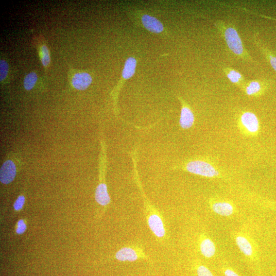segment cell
<instances>
[{
  "instance_id": "6da1fadb",
  "label": "cell",
  "mask_w": 276,
  "mask_h": 276,
  "mask_svg": "<svg viewBox=\"0 0 276 276\" xmlns=\"http://www.w3.org/2000/svg\"><path fill=\"white\" fill-rule=\"evenodd\" d=\"M215 26L224 39L230 50L236 55L249 60L250 55L244 49L242 39L236 29L229 24L217 21Z\"/></svg>"
},
{
  "instance_id": "7a4b0ae2",
  "label": "cell",
  "mask_w": 276,
  "mask_h": 276,
  "mask_svg": "<svg viewBox=\"0 0 276 276\" xmlns=\"http://www.w3.org/2000/svg\"><path fill=\"white\" fill-rule=\"evenodd\" d=\"M233 238L246 259L253 263L259 261V246L249 233L244 231H235L233 233Z\"/></svg>"
},
{
  "instance_id": "3957f363",
  "label": "cell",
  "mask_w": 276,
  "mask_h": 276,
  "mask_svg": "<svg viewBox=\"0 0 276 276\" xmlns=\"http://www.w3.org/2000/svg\"><path fill=\"white\" fill-rule=\"evenodd\" d=\"M187 172L207 178L220 179L223 175L218 169L213 164L204 161L195 160L186 165Z\"/></svg>"
},
{
  "instance_id": "277c9868",
  "label": "cell",
  "mask_w": 276,
  "mask_h": 276,
  "mask_svg": "<svg viewBox=\"0 0 276 276\" xmlns=\"http://www.w3.org/2000/svg\"><path fill=\"white\" fill-rule=\"evenodd\" d=\"M115 259L121 262H135L137 260H149L143 249L137 245L124 246L115 254Z\"/></svg>"
},
{
  "instance_id": "5b68a950",
  "label": "cell",
  "mask_w": 276,
  "mask_h": 276,
  "mask_svg": "<svg viewBox=\"0 0 276 276\" xmlns=\"http://www.w3.org/2000/svg\"><path fill=\"white\" fill-rule=\"evenodd\" d=\"M239 123L241 130L246 135L256 136L259 133V120L254 113L249 111L242 113L240 117Z\"/></svg>"
},
{
  "instance_id": "8992f818",
  "label": "cell",
  "mask_w": 276,
  "mask_h": 276,
  "mask_svg": "<svg viewBox=\"0 0 276 276\" xmlns=\"http://www.w3.org/2000/svg\"><path fill=\"white\" fill-rule=\"evenodd\" d=\"M210 209L223 217H231L238 213L236 205L231 201L220 198H211L209 200Z\"/></svg>"
},
{
  "instance_id": "52a82bcc",
  "label": "cell",
  "mask_w": 276,
  "mask_h": 276,
  "mask_svg": "<svg viewBox=\"0 0 276 276\" xmlns=\"http://www.w3.org/2000/svg\"><path fill=\"white\" fill-rule=\"evenodd\" d=\"M199 248L201 254L207 259L213 258L216 253V245L209 236L203 232L198 240Z\"/></svg>"
},
{
  "instance_id": "ba28073f",
  "label": "cell",
  "mask_w": 276,
  "mask_h": 276,
  "mask_svg": "<svg viewBox=\"0 0 276 276\" xmlns=\"http://www.w3.org/2000/svg\"><path fill=\"white\" fill-rule=\"evenodd\" d=\"M17 173L15 164L11 160L5 161L0 170V181L4 184L12 182L15 178Z\"/></svg>"
},
{
  "instance_id": "9c48e42d",
  "label": "cell",
  "mask_w": 276,
  "mask_h": 276,
  "mask_svg": "<svg viewBox=\"0 0 276 276\" xmlns=\"http://www.w3.org/2000/svg\"><path fill=\"white\" fill-rule=\"evenodd\" d=\"M141 21L147 30L155 34H160L164 31L163 24L155 17L148 15L142 17Z\"/></svg>"
},
{
  "instance_id": "30bf717a",
  "label": "cell",
  "mask_w": 276,
  "mask_h": 276,
  "mask_svg": "<svg viewBox=\"0 0 276 276\" xmlns=\"http://www.w3.org/2000/svg\"><path fill=\"white\" fill-rule=\"evenodd\" d=\"M92 82L91 76L86 72L78 73L74 75L72 80L73 86L78 90H85Z\"/></svg>"
},
{
  "instance_id": "8fae6325",
  "label": "cell",
  "mask_w": 276,
  "mask_h": 276,
  "mask_svg": "<svg viewBox=\"0 0 276 276\" xmlns=\"http://www.w3.org/2000/svg\"><path fill=\"white\" fill-rule=\"evenodd\" d=\"M195 121L193 113L190 108L183 105L182 107L180 119V124L182 129L187 130L191 128Z\"/></svg>"
},
{
  "instance_id": "7c38bea8",
  "label": "cell",
  "mask_w": 276,
  "mask_h": 276,
  "mask_svg": "<svg viewBox=\"0 0 276 276\" xmlns=\"http://www.w3.org/2000/svg\"><path fill=\"white\" fill-rule=\"evenodd\" d=\"M95 199L98 204L103 206H106L110 204L111 199L105 184L101 183L97 186L95 192Z\"/></svg>"
},
{
  "instance_id": "4fadbf2b",
  "label": "cell",
  "mask_w": 276,
  "mask_h": 276,
  "mask_svg": "<svg viewBox=\"0 0 276 276\" xmlns=\"http://www.w3.org/2000/svg\"><path fill=\"white\" fill-rule=\"evenodd\" d=\"M244 91L248 96H257L261 95L264 91V88L261 83L253 81L245 85Z\"/></svg>"
},
{
  "instance_id": "5bb4252c",
  "label": "cell",
  "mask_w": 276,
  "mask_h": 276,
  "mask_svg": "<svg viewBox=\"0 0 276 276\" xmlns=\"http://www.w3.org/2000/svg\"><path fill=\"white\" fill-rule=\"evenodd\" d=\"M137 61L134 57L128 58L125 63L122 76L125 80L131 78L135 73Z\"/></svg>"
},
{
  "instance_id": "9a60e30c",
  "label": "cell",
  "mask_w": 276,
  "mask_h": 276,
  "mask_svg": "<svg viewBox=\"0 0 276 276\" xmlns=\"http://www.w3.org/2000/svg\"><path fill=\"white\" fill-rule=\"evenodd\" d=\"M224 72L230 81L236 85H241L244 81L243 77L239 72L230 68L224 69Z\"/></svg>"
},
{
  "instance_id": "2e32d148",
  "label": "cell",
  "mask_w": 276,
  "mask_h": 276,
  "mask_svg": "<svg viewBox=\"0 0 276 276\" xmlns=\"http://www.w3.org/2000/svg\"><path fill=\"white\" fill-rule=\"evenodd\" d=\"M194 267L198 276H214L210 270L200 261H195Z\"/></svg>"
},
{
  "instance_id": "e0dca14e",
  "label": "cell",
  "mask_w": 276,
  "mask_h": 276,
  "mask_svg": "<svg viewBox=\"0 0 276 276\" xmlns=\"http://www.w3.org/2000/svg\"><path fill=\"white\" fill-rule=\"evenodd\" d=\"M37 81V75L35 72L28 73L24 78V86L26 90L33 89Z\"/></svg>"
},
{
  "instance_id": "ac0fdd59",
  "label": "cell",
  "mask_w": 276,
  "mask_h": 276,
  "mask_svg": "<svg viewBox=\"0 0 276 276\" xmlns=\"http://www.w3.org/2000/svg\"><path fill=\"white\" fill-rule=\"evenodd\" d=\"M256 44H257L262 53L267 57L271 66L276 72V56H274L268 49L265 48L259 42L256 41Z\"/></svg>"
},
{
  "instance_id": "d6986e66",
  "label": "cell",
  "mask_w": 276,
  "mask_h": 276,
  "mask_svg": "<svg viewBox=\"0 0 276 276\" xmlns=\"http://www.w3.org/2000/svg\"><path fill=\"white\" fill-rule=\"evenodd\" d=\"M42 63L44 67H47L51 63V56L48 47L43 45L41 47Z\"/></svg>"
},
{
  "instance_id": "ffe728a7",
  "label": "cell",
  "mask_w": 276,
  "mask_h": 276,
  "mask_svg": "<svg viewBox=\"0 0 276 276\" xmlns=\"http://www.w3.org/2000/svg\"><path fill=\"white\" fill-rule=\"evenodd\" d=\"M8 65L3 60L0 61V80L3 81L6 78L8 72Z\"/></svg>"
},
{
  "instance_id": "44dd1931",
  "label": "cell",
  "mask_w": 276,
  "mask_h": 276,
  "mask_svg": "<svg viewBox=\"0 0 276 276\" xmlns=\"http://www.w3.org/2000/svg\"><path fill=\"white\" fill-rule=\"evenodd\" d=\"M222 271L224 276H240L230 266L225 263L222 266Z\"/></svg>"
},
{
  "instance_id": "7402d4cb",
  "label": "cell",
  "mask_w": 276,
  "mask_h": 276,
  "mask_svg": "<svg viewBox=\"0 0 276 276\" xmlns=\"http://www.w3.org/2000/svg\"><path fill=\"white\" fill-rule=\"evenodd\" d=\"M25 202V198L23 195L18 197L14 204V208L16 211H19L22 209Z\"/></svg>"
},
{
  "instance_id": "603a6c76",
  "label": "cell",
  "mask_w": 276,
  "mask_h": 276,
  "mask_svg": "<svg viewBox=\"0 0 276 276\" xmlns=\"http://www.w3.org/2000/svg\"><path fill=\"white\" fill-rule=\"evenodd\" d=\"M261 204L265 208H269L276 211V202L270 200H263Z\"/></svg>"
},
{
  "instance_id": "cb8c5ba5",
  "label": "cell",
  "mask_w": 276,
  "mask_h": 276,
  "mask_svg": "<svg viewBox=\"0 0 276 276\" xmlns=\"http://www.w3.org/2000/svg\"><path fill=\"white\" fill-rule=\"evenodd\" d=\"M27 226L24 221L22 220L19 221L17 223L16 232L18 234H21L25 232Z\"/></svg>"
}]
</instances>
